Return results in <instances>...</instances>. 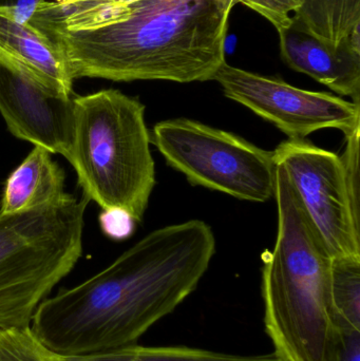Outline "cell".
<instances>
[{
    "label": "cell",
    "mask_w": 360,
    "mask_h": 361,
    "mask_svg": "<svg viewBox=\"0 0 360 361\" xmlns=\"http://www.w3.org/2000/svg\"><path fill=\"white\" fill-rule=\"evenodd\" d=\"M226 0H63L29 23L63 52L72 78L213 80L225 63Z\"/></svg>",
    "instance_id": "6da1fadb"
},
{
    "label": "cell",
    "mask_w": 360,
    "mask_h": 361,
    "mask_svg": "<svg viewBox=\"0 0 360 361\" xmlns=\"http://www.w3.org/2000/svg\"><path fill=\"white\" fill-rule=\"evenodd\" d=\"M215 252L213 229L203 221L156 229L101 273L44 299L32 331L67 357L137 345L196 290Z\"/></svg>",
    "instance_id": "7a4b0ae2"
},
{
    "label": "cell",
    "mask_w": 360,
    "mask_h": 361,
    "mask_svg": "<svg viewBox=\"0 0 360 361\" xmlns=\"http://www.w3.org/2000/svg\"><path fill=\"white\" fill-rule=\"evenodd\" d=\"M276 164L278 233L263 255L264 324L278 361H325L335 329L331 255L309 220L285 169Z\"/></svg>",
    "instance_id": "3957f363"
},
{
    "label": "cell",
    "mask_w": 360,
    "mask_h": 361,
    "mask_svg": "<svg viewBox=\"0 0 360 361\" xmlns=\"http://www.w3.org/2000/svg\"><path fill=\"white\" fill-rule=\"evenodd\" d=\"M73 102L74 135L67 161L82 195L101 210L122 209L141 223L156 186L145 106L114 89Z\"/></svg>",
    "instance_id": "277c9868"
},
{
    "label": "cell",
    "mask_w": 360,
    "mask_h": 361,
    "mask_svg": "<svg viewBox=\"0 0 360 361\" xmlns=\"http://www.w3.org/2000/svg\"><path fill=\"white\" fill-rule=\"evenodd\" d=\"M89 200L61 199L0 214V330L27 328L40 303L71 273L82 254Z\"/></svg>",
    "instance_id": "5b68a950"
},
{
    "label": "cell",
    "mask_w": 360,
    "mask_h": 361,
    "mask_svg": "<svg viewBox=\"0 0 360 361\" xmlns=\"http://www.w3.org/2000/svg\"><path fill=\"white\" fill-rule=\"evenodd\" d=\"M150 140L192 185L257 203L274 197V154L234 133L181 118L158 123Z\"/></svg>",
    "instance_id": "8992f818"
},
{
    "label": "cell",
    "mask_w": 360,
    "mask_h": 361,
    "mask_svg": "<svg viewBox=\"0 0 360 361\" xmlns=\"http://www.w3.org/2000/svg\"><path fill=\"white\" fill-rule=\"evenodd\" d=\"M273 154L332 258H360V219L353 212L342 158L292 139Z\"/></svg>",
    "instance_id": "52a82bcc"
},
{
    "label": "cell",
    "mask_w": 360,
    "mask_h": 361,
    "mask_svg": "<svg viewBox=\"0 0 360 361\" xmlns=\"http://www.w3.org/2000/svg\"><path fill=\"white\" fill-rule=\"evenodd\" d=\"M226 97L274 124L292 140L336 128L345 135L360 128V104L325 92L296 88L279 78L224 63L213 76Z\"/></svg>",
    "instance_id": "ba28073f"
},
{
    "label": "cell",
    "mask_w": 360,
    "mask_h": 361,
    "mask_svg": "<svg viewBox=\"0 0 360 361\" xmlns=\"http://www.w3.org/2000/svg\"><path fill=\"white\" fill-rule=\"evenodd\" d=\"M0 114L17 139L69 159L75 118L71 97L0 65Z\"/></svg>",
    "instance_id": "9c48e42d"
},
{
    "label": "cell",
    "mask_w": 360,
    "mask_h": 361,
    "mask_svg": "<svg viewBox=\"0 0 360 361\" xmlns=\"http://www.w3.org/2000/svg\"><path fill=\"white\" fill-rule=\"evenodd\" d=\"M280 52L291 69L306 74L338 94L360 104V33L355 30L333 47L296 25L278 30Z\"/></svg>",
    "instance_id": "30bf717a"
},
{
    "label": "cell",
    "mask_w": 360,
    "mask_h": 361,
    "mask_svg": "<svg viewBox=\"0 0 360 361\" xmlns=\"http://www.w3.org/2000/svg\"><path fill=\"white\" fill-rule=\"evenodd\" d=\"M0 65L53 92L71 97L73 78L58 47L31 23H21L0 8Z\"/></svg>",
    "instance_id": "8fae6325"
},
{
    "label": "cell",
    "mask_w": 360,
    "mask_h": 361,
    "mask_svg": "<svg viewBox=\"0 0 360 361\" xmlns=\"http://www.w3.org/2000/svg\"><path fill=\"white\" fill-rule=\"evenodd\" d=\"M65 180V171L52 154L35 146L6 179L0 214H16L57 201L66 193Z\"/></svg>",
    "instance_id": "7c38bea8"
},
{
    "label": "cell",
    "mask_w": 360,
    "mask_h": 361,
    "mask_svg": "<svg viewBox=\"0 0 360 361\" xmlns=\"http://www.w3.org/2000/svg\"><path fill=\"white\" fill-rule=\"evenodd\" d=\"M294 23L330 46H340L360 27V0H300Z\"/></svg>",
    "instance_id": "4fadbf2b"
},
{
    "label": "cell",
    "mask_w": 360,
    "mask_h": 361,
    "mask_svg": "<svg viewBox=\"0 0 360 361\" xmlns=\"http://www.w3.org/2000/svg\"><path fill=\"white\" fill-rule=\"evenodd\" d=\"M330 300L336 331H360V258H332Z\"/></svg>",
    "instance_id": "5bb4252c"
},
{
    "label": "cell",
    "mask_w": 360,
    "mask_h": 361,
    "mask_svg": "<svg viewBox=\"0 0 360 361\" xmlns=\"http://www.w3.org/2000/svg\"><path fill=\"white\" fill-rule=\"evenodd\" d=\"M58 361H278L274 353L242 356L217 353L185 347H141L122 349L85 356H61Z\"/></svg>",
    "instance_id": "9a60e30c"
},
{
    "label": "cell",
    "mask_w": 360,
    "mask_h": 361,
    "mask_svg": "<svg viewBox=\"0 0 360 361\" xmlns=\"http://www.w3.org/2000/svg\"><path fill=\"white\" fill-rule=\"evenodd\" d=\"M34 334L31 326L0 330V361H58Z\"/></svg>",
    "instance_id": "2e32d148"
},
{
    "label": "cell",
    "mask_w": 360,
    "mask_h": 361,
    "mask_svg": "<svg viewBox=\"0 0 360 361\" xmlns=\"http://www.w3.org/2000/svg\"><path fill=\"white\" fill-rule=\"evenodd\" d=\"M359 135L360 128L346 135V148L344 156L340 157L344 163L347 186L355 216L360 219V169H359Z\"/></svg>",
    "instance_id": "e0dca14e"
},
{
    "label": "cell",
    "mask_w": 360,
    "mask_h": 361,
    "mask_svg": "<svg viewBox=\"0 0 360 361\" xmlns=\"http://www.w3.org/2000/svg\"><path fill=\"white\" fill-rule=\"evenodd\" d=\"M238 4H244L268 19L278 31L291 25L292 17L302 2L300 0H238Z\"/></svg>",
    "instance_id": "ac0fdd59"
},
{
    "label": "cell",
    "mask_w": 360,
    "mask_h": 361,
    "mask_svg": "<svg viewBox=\"0 0 360 361\" xmlns=\"http://www.w3.org/2000/svg\"><path fill=\"white\" fill-rule=\"evenodd\" d=\"M135 219L122 209L101 210L99 225L101 231L110 239L123 241L135 233Z\"/></svg>",
    "instance_id": "d6986e66"
},
{
    "label": "cell",
    "mask_w": 360,
    "mask_h": 361,
    "mask_svg": "<svg viewBox=\"0 0 360 361\" xmlns=\"http://www.w3.org/2000/svg\"><path fill=\"white\" fill-rule=\"evenodd\" d=\"M325 361H360V331L335 330Z\"/></svg>",
    "instance_id": "ffe728a7"
},
{
    "label": "cell",
    "mask_w": 360,
    "mask_h": 361,
    "mask_svg": "<svg viewBox=\"0 0 360 361\" xmlns=\"http://www.w3.org/2000/svg\"><path fill=\"white\" fill-rule=\"evenodd\" d=\"M42 1L61 2L63 0H0V8L15 20L27 23Z\"/></svg>",
    "instance_id": "44dd1931"
}]
</instances>
